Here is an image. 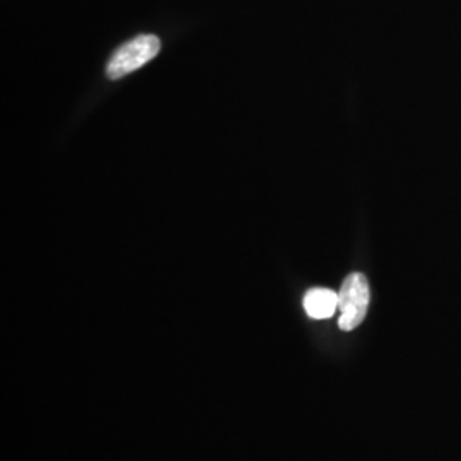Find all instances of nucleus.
<instances>
[{"label": "nucleus", "mask_w": 461, "mask_h": 461, "mask_svg": "<svg viewBox=\"0 0 461 461\" xmlns=\"http://www.w3.org/2000/svg\"><path fill=\"white\" fill-rule=\"evenodd\" d=\"M161 51V41L154 34H140L122 45L112 55L108 66H106V76L110 79H122L129 76L133 70L146 66L158 53Z\"/></svg>", "instance_id": "f257e3e1"}, {"label": "nucleus", "mask_w": 461, "mask_h": 461, "mask_svg": "<svg viewBox=\"0 0 461 461\" xmlns=\"http://www.w3.org/2000/svg\"><path fill=\"white\" fill-rule=\"evenodd\" d=\"M371 301V291L366 276L354 272L347 276L340 291H339V327L344 331L357 329L367 314Z\"/></svg>", "instance_id": "f03ea898"}, {"label": "nucleus", "mask_w": 461, "mask_h": 461, "mask_svg": "<svg viewBox=\"0 0 461 461\" xmlns=\"http://www.w3.org/2000/svg\"><path fill=\"white\" fill-rule=\"evenodd\" d=\"M304 312L313 320H329L339 310V294L331 289L314 287L304 296Z\"/></svg>", "instance_id": "7ed1b4c3"}]
</instances>
